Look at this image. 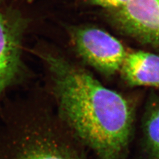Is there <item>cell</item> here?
I'll list each match as a JSON object with an SVG mask.
<instances>
[{"instance_id": "obj_6", "label": "cell", "mask_w": 159, "mask_h": 159, "mask_svg": "<svg viewBox=\"0 0 159 159\" xmlns=\"http://www.w3.org/2000/svg\"><path fill=\"white\" fill-rule=\"evenodd\" d=\"M119 73L129 86L159 89V56L141 51L127 52Z\"/></svg>"}, {"instance_id": "obj_7", "label": "cell", "mask_w": 159, "mask_h": 159, "mask_svg": "<svg viewBox=\"0 0 159 159\" xmlns=\"http://www.w3.org/2000/svg\"><path fill=\"white\" fill-rule=\"evenodd\" d=\"M142 145L147 159H159V93L152 92L146 102L141 121Z\"/></svg>"}, {"instance_id": "obj_2", "label": "cell", "mask_w": 159, "mask_h": 159, "mask_svg": "<svg viewBox=\"0 0 159 159\" xmlns=\"http://www.w3.org/2000/svg\"><path fill=\"white\" fill-rule=\"evenodd\" d=\"M80 146L47 109L25 110L0 129V159H86Z\"/></svg>"}, {"instance_id": "obj_3", "label": "cell", "mask_w": 159, "mask_h": 159, "mask_svg": "<svg viewBox=\"0 0 159 159\" xmlns=\"http://www.w3.org/2000/svg\"><path fill=\"white\" fill-rule=\"evenodd\" d=\"M70 37L79 57L99 73L111 77L119 72L127 52L111 34L94 27H76Z\"/></svg>"}, {"instance_id": "obj_5", "label": "cell", "mask_w": 159, "mask_h": 159, "mask_svg": "<svg viewBox=\"0 0 159 159\" xmlns=\"http://www.w3.org/2000/svg\"><path fill=\"white\" fill-rule=\"evenodd\" d=\"M21 27L0 7V99L21 71Z\"/></svg>"}, {"instance_id": "obj_1", "label": "cell", "mask_w": 159, "mask_h": 159, "mask_svg": "<svg viewBox=\"0 0 159 159\" xmlns=\"http://www.w3.org/2000/svg\"><path fill=\"white\" fill-rule=\"evenodd\" d=\"M43 59L57 112L73 137L98 159H129L135 104L66 58L47 53Z\"/></svg>"}, {"instance_id": "obj_4", "label": "cell", "mask_w": 159, "mask_h": 159, "mask_svg": "<svg viewBox=\"0 0 159 159\" xmlns=\"http://www.w3.org/2000/svg\"><path fill=\"white\" fill-rule=\"evenodd\" d=\"M108 11L109 21L124 35L159 46V0H129L121 7Z\"/></svg>"}, {"instance_id": "obj_8", "label": "cell", "mask_w": 159, "mask_h": 159, "mask_svg": "<svg viewBox=\"0 0 159 159\" xmlns=\"http://www.w3.org/2000/svg\"><path fill=\"white\" fill-rule=\"evenodd\" d=\"M84 2L94 6L113 10L123 6L129 0H83Z\"/></svg>"}]
</instances>
